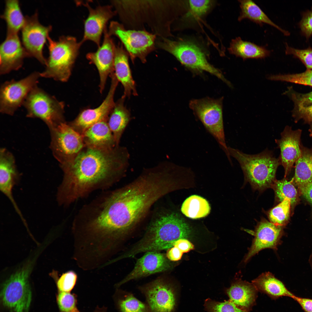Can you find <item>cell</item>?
I'll return each instance as SVG.
<instances>
[{
    "instance_id": "1",
    "label": "cell",
    "mask_w": 312,
    "mask_h": 312,
    "mask_svg": "<svg viewBox=\"0 0 312 312\" xmlns=\"http://www.w3.org/2000/svg\"><path fill=\"white\" fill-rule=\"evenodd\" d=\"M174 173L169 166L161 163L146 169L125 186L103 191L87 207L86 219L91 231L103 241L116 243L172 190Z\"/></svg>"
},
{
    "instance_id": "2",
    "label": "cell",
    "mask_w": 312,
    "mask_h": 312,
    "mask_svg": "<svg viewBox=\"0 0 312 312\" xmlns=\"http://www.w3.org/2000/svg\"><path fill=\"white\" fill-rule=\"evenodd\" d=\"M129 155L119 145L107 148L85 146L70 161L60 164L63 173L58 187V205L69 207L95 191L108 190L125 173Z\"/></svg>"
},
{
    "instance_id": "3",
    "label": "cell",
    "mask_w": 312,
    "mask_h": 312,
    "mask_svg": "<svg viewBox=\"0 0 312 312\" xmlns=\"http://www.w3.org/2000/svg\"><path fill=\"white\" fill-rule=\"evenodd\" d=\"M190 233L188 225L177 214L162 215L151 222L143 237L118 259L132 258L144 252L168 249L177 240L188 237Z\"/></svg>"
},
{
    "instance_id": "4",
    "label": "cell",
    "mask_w": 312,
    "mask_h": 312,
    "mask_svg": "<svg viewBox=\"0 0 312 312\" xmlns=\"http://www.w3.org/2000/svg\"><path fill=\"white\" fill-rule=\"evenodd\" d=\"M230 156L235 159L240 165L246 180L256 190H262L272 187L275 179L279 158L266 149L256 155L244 153L239 150L228 147Z\"/></svg>"
},
{
    "instance_id": "5",
    "label": "cell",
    "mask_w": 312,
    "mask_h": 312,
    "mask_svg": "<svg viewBox=\"0 0 312 312\" xmlns=\"http://www.w3.org/2000/svg\"><path fill=\"white\" fill-rule=\"evenodd\" d=\"M47 41L49 56L45 69L40 72V77L66 82L71 75L82 44L75 37L69 36H61L57 41L49 36Z\"/></svg>"
},
{
    "instance_id": "6",
    "label": "cell",
    "mask_w": 312,
    "mask_h": 312,
    "mask_svg": "<svg viewBox=\"0 0 312 312\" xmlns=\"http://www.w3.org/2000/svg\"><path fill=\"white\" fill-rule=\"evenodd\" d=\"M156 44L160 49L172 54L182 65L194 72H207L220 79L229 86H231L221 72L208 62L204 52L194 43L161 37L156 42Z\"/></svg>"
},
{
    "instance_id": "7",
    "label": "cell",
    "mask_w": 312,
    "mask_h": 312,
    "mask_svg": "<svg viewBox=\"0 0 312 312\" xmlns=\"http://www.w3.org/2000/svg\"><path fill=\"white\" fill-rule=\"evenodd\" d=\"M23 105L26 110L27 117L41 119L49 129L66 121L64 102L38 85L29 93Z\"/></svg>"
},
{
    "instance_id": "8",
    "label": "cell",
    "mask_w": 312,
    "mask_h": 312,
    "mask_svg": "<svg viewBox=\"0 0 312 312\" xmlns=\"http://www.w3.org/2000/svg\"><path fill=\"white\" fill-rule=\"evenodd\" d=\"M32 263L26 264L3 285L1 296L3 304L12 312H28L32 300L29 281Z\"/></svg>"
},
{
    "instance_id": "9",
    "label": "cell",
    "mask_w": 312,
    "mask_h": 312,
    "mask_svg": "<svg viewBox=\"0 0 312 312\" xmlns=\"http://www.w3.org/2000/svg\"><path fill=\"white\" fill-rule=\"evenodd\" d=\"M222 98H205L191 100L189 106L208 131L214 138L226 155L230 156L226 144L222 114Z\"/></svg>"
},
{
    "instance_id": "10",
    "label": "cell",
    "mask_w": 312,
    "mask_h": 312,
    "mask_svg": "<svg viewBox=\"0 0 312 312\" xmlns=\"http://www.w3.org/2000/svg\"><path fill=\"white\" fill-rule=\"evenodd\" d=\"M108 32L110 36H115L120 40L133 63L137 58L146 62L147 56L155 49L156 35L145 30H127L122 24L113 21Z\"/></svg>"
},
{
    "instance_id": "11",
    "label": "cell",
    "mask_w": 312,
    "mask_h": 312,
    "mask_svg": "<svg viewBox=\"0 0 312 312\" xmlns=\"http://www.w3.org/2000/svg\"><path fill=\"white\" fill-rule=\"evenodd\" d=\"M50 148L60 165L73 160L85 146L82 137L66 121L49 129Z\"/></svg>"
},
{
    "instance_id": "12",
    "label": "cell",
    "mask_w": 312,
    "mask_h": 312,
    "mask_svg": "<svg viewBox=\"0 0 312 312\" xmlns=\"http://www.w3.org/2000/svg\"><path fill=\"white\" fill-rule=\"evenodd\" d=\"M41 77L40 72H32L18 80L5 81L0 88V112L13 115L23 104L31 91L37 86Z\"/></svg>"
},
{
    "instance_id": "13",
    "label": "cell",
    "mask_w": 312,
    "mask_h": 312,
    "mask_svg": "<svg viewBox=\"0 0 312 312\" xmlns=\"http://www.w3.org/2000/svg\"><path fill=\"white\" fill-rule=\"evenodd\" d=\"M138 289L145 298L148 312H174L176 294L164 278H157L139 286Z\"/></svg>"
},
{
    "instance_id": "14",
    "label": "cell",
    "mask_w": 312,
    "mask_h": 312,
    "mask_svg": "<svg viewBox=\"0 0 312 312\" xmlns=\"http://www.w3.org/2000/svg\"><path fill=\"white\" fill-rule=\"evenodd\" d=\"M25 16V22L21 29L22 44L30 57H34L45 66L47 59L44 56L43 49L52 27L41 24L37 12L30 16Z\"/></svg>"
},
{
    "instance_id": "15",
    "label": "cell",
    "mask_w": 312,
    "mask_h": 312,
    "mask_svg": "<svg viewBox=\"0 0 312 312\" xmlns=\"http://www.w3.org/2000/svg\"><path fill=\"white\" fill-rule=\"evenodd\" d=\"M110 76L111 78L110 88L101 104L94 109L83 110L74 120L68 122L74 130L81 135L95 124L102 121H108L115 105L114 95L118 82L114 73Z\"/></svg>"
},
{
    "instance_id": "16",
    "label": "cell",
    "mask_w": 312,
    "mask_h": 312,
    "mask_svg": "<svg viewBox=\"0 0 312 312\" xmlns=\"http://www.w3.org/2000/svg\"><path fill=\"white\" fill-rule=\"evenodd\" d=\"M170 261L166 255L158 251L146 252L137 260L133 270L116 287H118L131 280L166 271L172 267Z\"/></svg>"
},
{
    "instance_id": "17",
    "label": "cell",
    "mask_w": 312,
    "mask_h": 312,
    "mask_svg": "<svg viewBox=\"0 0 312 312\" xmlns=\"http://www.w3.org/2000/svg\"><path fill=\"white\" fill-rule=\"evenodd\" d=\"M106 27L104 31L103 41L97 50L87 54L86 57L90 62L94 65L99 75V91H104L109 75L114 73V60L115 44Z\"/></svg>"
},
{
    "instance_id": "18",
    "label": "cell",
    "mask_w": 312,
    "mask_h": 312,
    "mask_svg": "<svg viewBox=\"0 0 312 312\" xmlns=\"http://www.w3.org/2000/svg\"><path fill=\"white\" fill-rule=\"evenodd\" d=\"M0 74L4 75L22 66L24 59L30 57L18 34L6 35L0 46Z\"/></svg>"
},
{
    "instance_id": "19",
    "label": "cell",
    "mask_w": 312,
    "mask_h": 312,
    "mask_svg": "<svg viewBox=\"0 0 312 312\" xmlns=\"http://www.w3.org/2000/svg\"><path fill=\"white\" fill-rule=\"evenodd\" d=\"M82 4L88 9L89 14L84 22L83 37L80 42L82 44L85 41L90 40L99 47L106 24L116 12L113 11L109 5H99L94 9L87 3Z\"/></svg>"
},
{
    "instance_id": "20",
    "label": "cell",
    "mask_w": 312,
    "mask_h": 312,
    "mask_svg": "<svg viewBox=\"0 0 312 312\" xmlns=\"http://www.w3.org/2000/svg\"><path fill=\"white\" fill-rule=\"evenodd\" d=\"M254 231V237L244 258L245 262L263 249H277L282 234L281 226L276 225L264 219L258 223Z\"/></svg>"
},
{
    "instance_id": "21",
    "label": "cell",
    "mask_w": 312,
    "mask_h": 312,
    "mask_svg": "<svg viewBox=\"0 0 312 312\" xmlns=\"http://www.w3.org/2000/svg\"><path fill=\"white\" fill-rule=\"evenodd\" d=\"M301 132L300 129L293 130L291 127L287 126L281 133V138L275 140L280 149L278 158L284 169L285 177L290 172L294 164L300 155Z\"/></svg>"
},
{
    "instance_id": "22",
    "label": "cell",
    "mask_w": 312,
    "mask_h": 312,
    "mask_svg": "<svg viewBox=\"0 0 312 312\" xmlns=\"http://www.w3.org/2000/svg\"><path fill=\"white\" fill-rule=\"evenodd\" d=\"M129 55L122 45H115L114 53V73L118 82L123 86L126 97L137 95L135 84L129 63Z\"/></svg>"
},
{
    "instance_id": "23",
    "label": "cell",
    "mask_w": 312,
    "mask_h": 312,
    "mask_svg": "<svg viewBox=\"0 0 312 312\" xmlns=\"http://www.w3.org/2000/svg\"><path fill=\"white\" fill-rule=\"evenodd\" d=\"M85 146L99 148H113L116 143L107 121L96 123L81 135Z\"/></svg>"
},
{
    "instance_id": "24",
    "label": "cell",
    "mask_w": 312,
    "mask_h": 312,
    "mask_svg": "<svg viewBox=\"0 0 312 312\" xmlns=\"http://www.w3.org/2000/svg\"><path fill=\"white\" fill-rule=\"evenodd\" d=\"M257 291L252 283L238 280L231 285L226 292L229 300L238 308L248 312L255 303Z\"/></svg>"
},
{
    "instance_id": "25",
    "label": "cell",
    "mask_w": 312,
    "mask_h": 312,
    "mask_svg": "<svg viewBox=\"0 0 312 312\" xmlns=\"http://www.w3.org/2000/svg\"><path fill=\"white\" fill-rule=\"evenodd\" d=\"M126 97L123 95L115 102L107 121L117 145H119L122 135L131 118L130 112L124 104Z\"/></svg>"
},
{
    "instance_id": "26",
    "label": "cell",
    "mask_w": 312,
    "mask_h": 312,
    "mask_svg": "<svg viewBox=\"0 0 312 312\" xmlns=\"http://www.w3.org/2000/svg\"><path fill=\"white\" fill-rule=\"evenodd\" d=\"M257 291L266 294L273 299L282 296L291 298L294 295L280 281L271 273H263L252 281Z\"/></svg>"
},
{
    "instance_id": "27",
    "label": "cell",
    "mask_w": 312,
    "mask_h": 312,
    "mask_svg": "<svg viewBox=\"0 0 312 312\" xmlns=\"http://www.w3.org/2000/svg\"><path fill=\"white\" fill-rule=\"evenodd\" d=\"M228 50L230 53L243 60L263 59L269 56L271 52L265 47L242 40L240 37L231 40Z\"/></svg>"
},
{
    "instance_id": "28",
    "label": "cell",
    "mask_w": 312,
    "mask_h": 312,
    "mask_svg": "<svg viewBox=\"0 0 312 312\" xmlns=\"http://www.w3.org/2000/svg\"><path fill=\"white\" fill-rule=\"evenodd\" d=\"M240 11L238 20L241 21L244 19L251 21L262 26L263 23L270 25L287 36L289 33L273 22L255 2L250 0H238Z\"/></svg>"
},
{
    "instance_id": "29",
    "label": "cell",
    "mask_w": 312,
    "mask_h": 312,
    "mask_svg": "<svg viewBox=\"0 0 312 312\" xmlns=\"http://www.w3.org/2000/svg\"><path fill=\"white\" fill-rule=\"evenodd\" d=\"M1 17L6 23V35L18 34L25 21V16L22 13L17 0H6L5 10Z\"/></svg>"
},
{
    "instance_id": "30",
    "label": "cell",
    "mask_w": 312,
    "mask_h": 312,
    "mask_svg": "<svg viewBox=\"0 0 312 312\" xmlns=\"http://www.w3.org/2000/svg\"><path fill=\"white\" fill-rule=\"evenodd\" d=\"M294 179L298 187L312 182V149L301 145L300 155L295 162Z\"/></svg>"
},
{
    "instance_id": "31",
    "label": "cell",
    "mask_w": 312,
    "mask_h": 312,
    "mask_svg": "<svg viewBox=\"0 0 312 312\" xmlns=\"http://www.w3.org/2000/svg\"><path fill=\"white\" fill-rule=\"evenodd\" d=\"M19 177L17 169L14 165L6 164L0 168V190L9 199L16 211L19 209L13 197L12 190Z\"/></svg>"
},
{
    "instance_id": "32",
    "label": "cell",
    "mask_w": 312,
    "mask_h": 312,
    "mask_svg": "<svg viewBox=\"0 0 312 312\" xmlns=\"http://www.w3.org/2000/svg\"><path fill=\"white\" fill-rule=\"evenodd\" d=\"M210 211V207L207 201L196 195H193L187 198L181 207V211L184 215L193 219L205 217L209 214Z\"/></svg>"
},
{
    "instance_id": "33",
    "label": "cell",
    "mask_w": 312,
    "mask_h": 312,
    "mask_svg": "<svg viewBox=\"0 0 312 312\" xmlns=\"http://www.w3.org/2000/svg\"><path fill=\"white\" fill-rule=\"evenodd\" d=\"M116 301L119 312H148V306L136 298L131 292L119 290Z\"/></svg>"
},
{
    "instance_id": "34",
    "label": "cell",
    "mask_w": 312,
    "mask_h": 312,
    "mask_svg": "<svg viewBox=\"0 0 312 312\" xmlns=\"http://www.w3.org/2000/svg\"><path fill=\"white\" fill-rule=\"evenodd\" d=\"M274 190L276 198L280 202L285 198L291 200V205H294L297 201L298 197L297 191L292 181L285 179L276 180L272 187Z\"/></svg>"
},
{
    "instance_id": "35",
    "label": "cell",
    "mask_w": 312,
    "mask_h": 312,
    "mask_svg": "<svg viewBox=\"0 0 312 312\" xmlns=\"http://www.w3.org/2000/svg\"><path fill=\"white\" fill-rule=\"evenodd\" d=\"M291 205V200L285 198L269 211L268 216L270 222L281 226L285 224L289 218Z\"/></svg>"
},
{
    "instance_id": "36",
    "label": "cell",
    "mask_w": 312,
    "mask_h": 312,
    "mask_svg": "<svg viewBox=\"0 0 312 312\" xmlns=\"http://www.w3.org/2000/svg\"><path fill=\"white\" fill-rule=\"evenodd\" d=\"M267 79L273 81H280L312 87V70L298 74L271 75Z\"/></svg>"
},
{
    "instance_id": "37",
    "label": "cell",
    "mask_w": 312,
    "mask_h": 312,
    "mask_svg": "<svg viewBox=\"0 0 312 312\" xmlns=\"http://www.w3.org/2000/svg\"><path fill=\"white\" fill-rule=\"evenodd\" d=\"M211 2L210 0H190L189 9L185 18L190 20H196L205 14L209 9Z\"/></svg>"
},
{
    "instance_id": "38",
    "label": "cell",
    "mask_w": 312,
    "mask_h": 312,
    "mask_svg": "<svg viewBox=\"0 0 312 312\" xmlns=\"http://www.w3.org/2000/svg\"><path fill=\"white\" fill-rule=\"evenodd\" d=\"M204 306L208 312H248L238 308L229 300L220 302L208 298Z\"/></svg>"
},
{
    "instance_id": "39",
    "label": "cell",
    "mask_w": 312,
    "mask_h": 312,
    "mask_svg": "<svg viewBox=\"0 0 312 312\" xmlns=\"http://www.w3.org/2000/svg\"><path fill=\"white\" fill-rule=\"evenodd\" d=\"M57 300L62 312H80L77 309L75 296L70 292H59Z\"/></svg>"
},
{
    "instance_id": "40",
    "label": "cell",
    "mask_w": 312,
    "mask_h": 312,
    "mask_svg": "<svg viewBox=\"0 0 312 312\" xmlns=\"http://www.w3.org/2000/svg\"><path fill=\"white\" fill-rule=\"evenodd\" d=\"M285 53L298 59L304 65L307 70H312V48L311 47L303 49H298L289 46L286 43Z\"/></svg>"
},
{
    "instance_id": "41",
    "label": "cell",
    "mask_w": 312,
    "mask_h": 312,
    "mask_svg": "<svg viewBox=\"0 0 312 312\" xmlns=\"http://www.w3.org/2000/svg\"><path fill=\"white\" fill-rule=\"evenodd\" d=\"M77 279V275L73 270H70L63 273L57 282L59 291L70 292L74 287Z\"/></svg>"
},
{
    "instance_id": "42",
    "label": "cell",
    "mask_w": 312,
    "mask_h": 312,
    "mask_svg": "<svg viewBox=\"0 0 312 312\" xmlns=\"http://www.w3.org/2000/svg\"><path fill=\"white\" fill-rule=\"evenodd\" d=\"M298 25L302 34L309 39L312 36V10L302 13Z\"/></svg>"
},
{
    "instance_id": "43",
    "label": "cell",
    "mask_w": 312,
    "mask_h": 312,
    "mask_svg": "<svg viewBox=\"0 0 312 312\" xmlns=\"http://www.w3.org/2000/svg\"><path fill=\"white\" fill-rule=\"evenodd\" d=\"M291 97L296 107H307L312 105V91L305 94L293 93Z\"/></svg>"
},
{
    "instance_id": "44",
    "label": "cell",
    "mask_w": 312,
    "mask_h": 312,
    "mask_svg": "<svg viewBox=\"0 0 312 312\" xmlns=\"http://www.w3.org/2000/svg\"><path fill=\"white\" fill-rule=\"evenodd\" d=\"M293 116L296 120L302 119L305 122L309 124L312 122V105L295 108Z\"/></svg>"
},
{
    "instance_id": "45",
    "label": "cell",
    "mask_w": 312,
    "mask_h": 312,
    "mask_svg": "<svg viewBox=\"0 0 312 312\" xmlns=\"http://www.w3.org/2000/svg\"><path fill=\"white\" fill-rule=\"evenodd\" d=\"M173 246L177 247L183 253L189 252L194 248L193 245L185 238L180 239L176 241Z\"/></svg>"
},
{
    "instance_id": "46",
    "label": "cell",
    "mask_w": 312,
    "mask_h": 312,
    "mask_svg": "<svg viewBox=\"0 0 312 312\" xmlns=\"http://www.w3.org/2000/svg\"><path fill=\"white\" fill-rule=\"evenodd\" d=\"M300 305L305 312H312V299L294 295L292 298Z\"/></svg>"
},
{
    "instance_id": "47",
    "label": "cell",
    "mask_w": 312,
    "mask_h": 312,
    "mask_svg": "<svg viewBox=\"0 0 312 312\" xmlns=\"http://www.w3.org/2000/svg\"><path fill=\"white\" fill-rule=\"evenodd\" d=\"M298 187L302 195L312 205V182Z\"/></svg>"
},
{
    "instance_id": "48",
    "label": "cell",
    "mask_w": 312,
    "mask_h": 312,
    "mask_svg": "<svg viewBox=\"0 0 312 312\" xmlns=\"http://www.w3.org/2000/svg\"><path fill=\"white\" fill-rule=\"evenodd\" d=\"M183 254L177 247L173 246L168 249L166 255L170 261H177L181 259Z\"/></svg>"
},
{
    "instance_id": "49",
    "label": "cell",
    "mask_w": 312,
    "mask_h": 312,
    "mask_svg": "<svg viewBox=\"0 0 312 312\" xmlns=\"http://www.w3.org/2000/svg\"><path fill=\"white\" fill-rule=\"evenodd\" d=\"M310 125V128L309 129V131L310 132V135L312 136V122L309 124Z\"/></svg>"
},
{
    "instance_id": "50",
    "label": "cell",
    "mask_w": 312,
    "mask_h": 312,
    "mask_svg": "<svg viewBox=\"0 0 312 312\" xmlns=\"http://www.w3.org/2000/svg\"><path fill=\"white\" fill-rule=\"evenodd\" d=\"M96 312H102V311H96Z\"/></svg>"
}]
</instances>
